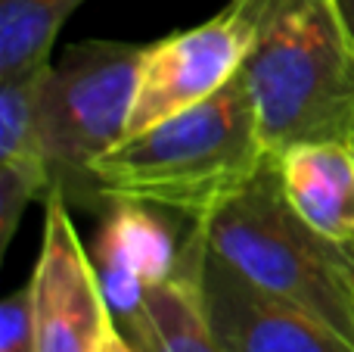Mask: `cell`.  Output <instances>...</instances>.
I'll return each instance as SVG.
<instances>
[{
  "instance_id": "obj_6",
  "label": "cell",
  "mask_w": 354,
  "mask_h": 352,
  "mask_svg": "<svg viewBox=\"0 0 354 352\" xmlns=\"http://www.w3.org/2000/svg\"><path fill=\"white\" fill-rule=\"evenodd\" d=\"M28 287L37 352L97 349L112 312L91 253L81 247L72 206L62 191L44 197V237Z\"/></svg>"
},
{
  "instance_id": "obj_4",
  "label": "cell",
  "mask_w": 354,
  "mask_h": 352,
  "mask_svg": "<svg viewBox=\"0 0 354 352\" xmlns=\"http://www.w3.org/2000/svg\"><path fill=\"white\" fill-rule=\"evenodd\" d=\"M143 50L147 44L81 41L53 62L41 106V143L50 191H62L68 206H109L93 162L128 137Z\"/></svg>"
},
{
  "instance_id": "obj_10",
  "label": "cell",
  "mask_w": 354,
  "mask_h": 352,
  "mask_svg": "<svg viewBox=\"0 0 354 352\" xmlns=\"http://www.w3.org/2000/svg\"><path fill=\"white\" fill-rule=\"evenodd\" d=\"M205 234L193 225L183 240L177 272L147 293L143 309L124 328L140 352H227L202 309L199 262Z\"/></svg>"
},
{
  "instance_id": "obj_14",
  "label": "cell",
  "mask_w": 354,
  "mask_h": 352,
  "mask_svg": "<svg viewBox=\"0 0 354 352\" xmlns=\"http://www.w3.org/2000/svg\"><path fill=\"white\" fill-rule=\"evenodd\" d=\"M93 352H140V349L134 346V340H131V337L115 324V318L109 315V322H106V328H103V334H100L97 349Z\"/></svg>"
},
{
  "instance_id": "obj_1",
  "label": "cell",
  "mask_w": 354,
  "mask_h": 352,
  "mask_svg": "<svg viewBox=\"0 0 354 352\" xmlns=\"http://www.w3.org/2000/svg\"><path fill=\"white\" fill-rule=\"evenodd\" d=\"M270 159L239 72L208 100L124 137L93 162V178L106 200L171 209L196 225L236 197Z\"/></svg>"
},
{
  "instance_id": "obj_2",
  "label": "cell",
  "mask_w": 354,
  "mask_h": 352,
  "mask_svg": "<svg viewBox=\"0 0 354 352\" xmlns=\"http://www.w3.org/2000/svg\"><path fill=\"white\" fill-rule=\"evenodd\" d=\"M243 78L268 153L354 143V31L339 0H252Z\"/></svg>"
},
{
  "instance_id": "obj_7",
  "label": "cell",
  "mask_w": 354,
  "mask_h": 352,
  "mask_svg": "<svg viewBox=\"0 0 354 352\" xmlns=\"http://www.w3.org/2000/svg\"><path fill=\"white\" fill-rule=\"evenodd\" d=\"M202 309L227 352H354L320 322L255 290L205 243L199 262Z\"/></svg>"
},
{
  "instance_id": "obj_3",
  "label": "cell",
  "mask_w": 354,
  "mask_h": 352,
  "mask_svg": "<svg viewBox=\"0 0 354 352\" xmlns=\"http://www.w3.org/2000/svg\"><path fill=\"white\" fill-rule=\"evenodd\" d=\"M196 225L208 247L255 290L354 346V243L330 240L292 209L277 159Z\"/></svg>"
},
{
  "instance_id": "obj_12",
  "label": "cell",
  "mask_w": 354,
  "mask_h": 352,
  "mask_svg": "<svg viewBox=\"0 0 354 352\" xmlns=\"http://www.w3.org/2000/svg\"><path fill=\"white\" fill-rule=\"evenodd\" d=\"M84 0H0V75L50 60L59 28Z\"/></svg>"
},
{
  "instance_id": "obj_9",
  "label": "cell",
  "mask_w": 354,
  "mask_h": 352,
  "mask_svg": "<svg viewBox=\"0 0 354 352\" xmlns=\"http://www.w3.org/2000/svg\"><path fill=\"white\" fill-rule=\"evenodd\" d=\"M53 62L41 60L0 75V253L10 247L28 203L50 193V166L41 143V106Z\"/></svg>"
},
{
  "instance_id": "obj_11",
  "label": "cell",
  "mask_w": 354,
  "mask_h": 352,
  "mask_svg": "<svg viewBox=\"0 0 354 352\" xmlns=\"http://www.w3.org/2000/svg\"><path fill=\"white\" fill-rule=\"evenodd\" d=\"M292 209L339 243H354V143H299L277 156Z\"/></svg>"
},
{
  "instance_id": "obj_15",
  "label": "cell",
  "mask_w": 354,
  "mask_h": 352,
  "mask_svg": "<svg viewBox=\"0 0 354 352\" xmlns=\"http://www.w3.org/2000/svg\"><path fill=\"white\" fill-rule=\"evenodd\" d=\"M339 10H342L345 22H348V28L354 31V0H339Z\"/></svg>"
},
{
  "instance_id": "obj_5",
  "label": "cell",
  "mask_w": 354,
  "mask_h": 352,
  "mask_svg": "<svg viewBox=\"0 0 354 352\" xmlns=\"http://www.w3.org/2000/svg\"><path fill=\"white\" fill-rule=\"evenodd\" d=\"M252 0H230L212 19L147 44L137 75L128 137L218 94L239 75L252 44Z\"/></svg>"
},
{
  "instance_id": "obj_13",
  "label": "cell",
  "mask_w": 354,
  "mask_h": 352,
  "mask_svg": "<svg viewBox=\"0 0 354 352\" xmlns=\"http://www.w3.org/2000/svg\"><path fill=\"white\" fill-rule=\"evenodd\" d=\"M0 352H37L31 287H19L0 306Z\"/></svg>"
},
{
  "instance_id": "obj_8",
  "label": "cell",
  "mask_w": 354,
  "mask_h": 352,
  "mask_svg": "<svg viewBox=\"0 0 354 352\" xmlns=\"http://www.w3.org/2000/svg\"><path fill=\"white\" fill-rule=\"evenodd\" d=\"M180 249L183 243L177 247L171 225L156 215V206L109 200L93 247V268L122 331L143 309L147 293L177 272Z\"/></svg>"
}]
</instances>
